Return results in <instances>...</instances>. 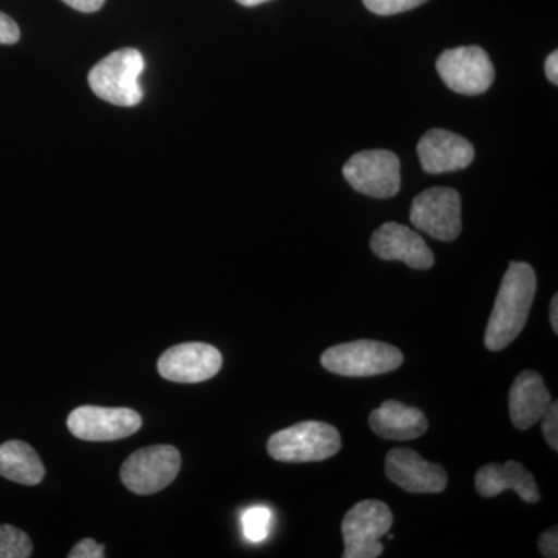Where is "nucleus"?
<instances>
[{
    "label": "nucleus",
    "instance_id": "6",
    "mask_svg": "<svg viewBox=\"0 0 558 558\" xmlns=\"http://www.w3.org/2000/svg\"><path fill=\"white\" fill-rule=\"evenodd\" d=\"M182 458L172 446H153L134 451L124 461L120 476L132 494L153 495L178 478Z\"/></svg>",
    "mask_w": 558,
    "mask_h": 558
},
{
    "label": "nucleus",
    "instance_id": "11",
    "mask_svg": "<svg viewBox=\"0 0 558 558\" xmlns=\"http://www.w3.org/2000/svg\"><path fill=\"white\" fill-rule=\"evenodd\" d=\"M160 376L178 384H199L215 377L222 368L219 349L207 343L175 344L157 363Z\"/></svg>",
    "mask_w": 558,
    "mask_h": 558
},
{
    "label": "nucleus",
    "instance_id": "17",
    "mask_svg": "<svg viewBox=\"0 0 558 558\" xmlns=\"http://www.w3.org/2000/svg\"><path fill=\"white\" fill-rule=\"evenodd\" d=\"M369 427L384 439L413 440L427 433L428 421L421 410L398 400H387L379 409L371 411Z\"/></svg>",
    "mask_w": 558,
    "mask_h": 558
},
{
    "label": "nucleus",
    "instance_id": "21",
    "mask_svg": "<svg viewBox=\"0 0 558 558\" xmlns=\"http://www.w3.org/2000/svg\"><path fill=\"white\" fill-rule=\"evenodd\" d=\"M427 0H363L366 9L380 16H391V14L403 13L416 9Z\"/></svg>",
    "mask_w": 558,
    "mask_h": 558
},
{
    "label": "nucleus",
    "instance_id": "10",
    "mask_svg": "<svg viewBox=\"0 0 558 558\" xmlns=\"http://www.w3.org/2000/svg\"><path fill=\"white\" fill-rule=\"evenodd\" d=\"M68 427L78 439L108 442L135 435L142 428V417L131 409L86 405L69 414Z\"/></svg>",
    "mask_w": 558,
    "mask_h": 558
},
{
    "label": "nucleus",
    "instance_id": "26",
    "mask_svg": "<svg viewBox=\"0 0 558 558\" xmlns=\"http://www.w3.org/2000/svg\"><path fill=\"white\" fill-rule=\"evenodd\" d=\"M62 2L81 13H95L105 5L106 0H62Z\"/></svg>",
    "mask_w": 558,
    "mask_h": 558
},
{
    "label": "nucleus",
    "instance_id": "4",
    "mask_svg": "<svg viewBox=\"0 0 558 558\" xmlns=\"http://www.w3.org/2000/svg\"><path fill=\"white\" fill-rule=\"evenodd\" d=\"M323 368L343 377H373L402 366L403 354L392 344L357 340L337 344L323 352Z\"/></svg>",
    "mask_w": 558,
    "mask_h": 558
},
{
    "label": "nucleus",
    "instance_id": "27",
    "mask_svg": "<svg viewBox=\"0 0 558 558\" xmlns=\"http://www.w3.org/2000/svg\"><path fill=\"white\" fill-rule=\"evenodd\" d=\"M545 72L546 76H548V80L553 84H558V53L557 51H553V53L549 54L548 60H546L545 65Z\"/></svg>",
    "mask_w": 558,
    "mask_h": 558
},
{
    "label": "nucleus",
    "instance_id": "7",
    "mask_svg": "<svg viewBox=\"0 0 558 558\" xmlns=\"http://www.w3.org/2000/svg\"><path fill=\"white\" fill-rule=\"evenodd\" d=\"M343 174L352 189L377 199H389L400 190V160L389 150L355 154L344 165Z\"/></svg>",
    "mask_w": 558,
    "mask_h": 558
},
{
    "label": "nucleus",
    "instance_id": "13",
    "mask_svg": "<svg viewBox=\"0 0 558 558\" xmlns=\"http://www.w3.org/2000/svg\"><path fill=\"white\" fill-rule=\"evenodd\" d=\"M371 250L380 259L400 260L411 269L427 270L435 264V256L421 234L396 222L384 223L374 231Z\"/></svg>",
    "mask_w": 558,
    "mask_h": 558
},
{
    "label": "nucleus",
    "instance_id": "29",
    "mask_svg": "<svg viewBox=\"0 0 558 558\" xmlns=\"http://www.w3.org/2000/svg\"><path fill=\"white\" fill-rule=\"evenodd\" d=\"M236 2L244 7H256L269 2V0H236Z\"/></svg>",
    "mask_w": 558,
    "mask_h": 558
},
{
    "label": "nucleus",
    "instance_id": "2",
    "mask_svg": "<svg viewBox=\"0 0 558 558\" xmlns=\"http://www.w3.org/2000/svg\"><path fill=\"white\" fill-rule=\"evenodd\" d=\"M145 70L143 54L135 49L113 51L89 72V86L101 100L132 108L143 100L140 76Z\"/></svg>",
    "mask_w": 558,
    "mask_h": 558
},
{
    "label": "nucleus",
    "instance_id": "9",
    "mask_svg": "<svg viewBox=\"0 0 558 558\" xmlns=\"http://www.w3.org/2000/svg\"><path fill=\"white\" fill-rule=\"evenodd\" d=\"M436 68L446 86L462 95L484 94L495 78L490 58L478 46L444 51Z\"/></svg>",
    "mask_w": 558,
    "mask_h": 558
},
{
    "label": "nucleus",
    "instance_id": "15",
    "mask_svg": "<svg viewBox=\"0 0 558 558\" xmlns=\"http://www.w3.org/2000/svg\"><path fill=\"white\" fill-rule=\"evenodd\" d=\"M553 398L545 380L535 371H523L509 392L510 421L513 427L529 429L542 421Z\"/></svg>",
    "mask_w": 558,
    "mask_h": 558
},
{
    "label": "nucleus",
    "instance_id": "8",
    "mask_svg": "<svg viewBox=\"0 0 558 558\" xmlns=\"http://www.w3.org/2000/svg\"><path fill=\"white\" fill-rule=\"evenodd\" d=\"M411 223L438 241H454L461 234V196L451 189H429L411 205Z\"/></svg>",
    "mask_w": 558,
    "mask_h": 558
},
{
    "label": "nucleus",
    "instance_id": "5",
    "mask_svg": "<svg viewBox=\"0 0 558 558\" xmlns=\"http://www.w3.org/2000/svg\"><path fill=\"white\" fill-rule=\"evenodd\" d=\"M392 512L379 499H365L354 506L341 523L344 558H377L384 553L380 538L392 526Z\"/></svg>",
    "mask_w": 558,
    "mask_h": 558
},
{
    "label": "nucleus",
    "instance_id": "18",
    "mask_svg": "<svg viewBox=\"0 0 558 558\" xmlns=\"http://www.w3.org/2000/svg\"><path fill=\"white\" fill-rule=\"evenodd\" d=\"M44 475L43 461L27 442L9 440L0 446V476L24 486H36Z\"/></svg>",
    "mask_w": 558,
    "mask_h": 558
},
{
    "label": "nucleus",
    "instance_id": "22",
    "mask_svg": "<svg viewBox=\"0 0 558 558\" xmlns=\"http://www.w3.org/2000/svg\"><path fill=\"white\" fill-rule=\"evenodd\" d=\"M543 435L546 442L554 451L558 450V403L550 402L549 409L545 411L542 417Z\"/></svg>",
    "mask_w": 558,
    "mask_h": 558
},
{
    "label": "nucleus",
    "instance_id": "28",
    "mask_svg": "<svg viewBox=\"0 0 558 558\" xmlns=\"http://www.w3.org/2000/svg\"><path fill=\"white\" fill-rule=\"evenodd\" d=\"M549 319L550 326H553L554 333H558V295L553 296V301H550V310H549Z\"/></svg>",
    "mask_w": 558,
    "mask_h": 558
},
{
    "label": "nucleus",
    "instance_id": "12",
    "mask_svg": "<svg viewBox=\"0 0 558 558\" xmlns=\"http://www.w3.org/2000/svg\"><path fill=\"white\" fill-rule=\"evenodd\" d=\"M385 472L396 486L410 494H440L449 484L446 470L425 461L417 451L392 449L385 459Z\"/></svg>",
    "mask_w": 558,
    "mask_h": 558
},
{
    "label": "nucleus",
    "instance_id": "14",
    "mask_svg": "<svg viewBox=\"0 0 558 558\" xmlns=\"http://www.w3.org/2000/svg\"><path fill=\"white\" fill-rule=\"evenodd\" d=\"M417 154L428 174L464 170L475 159L472 143L446 130L428 131L418 142Z\"/></svg>",
    "mask_w": 558,
    "mask_h": 558
},
{
    "label": "nucleus",
    "instance_id": "24",
    "mask_svg": "<svg viewBox=\"0 0 558 558\" xmlns=\"http://www.w3.org/2000/svg\"><path fill=\"white\" fill-rule=\"evenodd\" d=\"M20 38L21 31L20 27H17L16 22L11 20L9 14L0 11V44L11 46V44H16Z\"/></svg>",
    "mask_w": 558,
    "mask_h": 558
},
{
    "label": "nucleus",
    "instance_id": "19",
    "mask_svg": "<svg viewBox=\"0 0 558 558\" xmlns=\"http://www.w3.org/2000/svg\"><path fill=\"white\" fill-rule=\"evenodd\" d=\"M32 539L21 529L0 526V558H27L32 556Z\"/></svg>",
    "mask_w": 558,
    "mask_h": 558
},
{
    "label": "nucleus",
    "instance_id": "20",
    "mask_svg": "<svg viewBox=\"0 0 558 558\" xmlns=\"http://www.w3.org/2000/svg\"><path fill=\"white\" fill-rule=\"evenodd\" d=\"M242 532L248 542L259 543L269 537L271 512L266 506H253L242 513Z\"/></svg>",
    "mask_w": 558,
    "mask_h": 558
},
{
    "label": "nucleus",
    "instance_id": "1",
    "mask_svg": "<svg viewBox=\"0 0 558 558\" xmlns=\"http://www.w3.org/2000/svg\"><path fill=\"white\" fill-rule=\"evenodd\" d=\"M535 293L537 275L534 269L526 263H510L487 323L484 343L488 351H501L520 336L526 326Z\"/></svg>",
    "mask_w": 558,
    "mask_h": 558
},
{
    "label": "nucleus",
    "instance_id": "16",
    "mask_svg": "<svg viewBox=\"0 0 558 558\" xmlns=\"http://www.w3.org/2000/svg\"><path fill=\"white\" fill-rule=\"evenodd\" d=\"M481 497L494 498L506 490H513L529 505L539 501V492L534 475L523 464L508 461L506 464H487L478 470L475 478Z\"/></svg>",
    "mask_w": 558,
    "mask_h": 558
},
{
    "label": "nucleus",
    "instance_id": "25",
    "mask_svg": "<svg viewBox=\"0 0 558 558\" xmlns=\"http://www.w3.org/2000/svg\"><path fill=\"white\" fill-rule=\"evenodd\" d=\"M538 549L543 557L557 558L558 557V529L557 526L549 527L548 531L543 532L538 538Z\"/></svg>",
    "mask_w": 558,
    "mask_h": 558
},
{
    "label": "nucleus",
    "instance_id": "23",
    "mask_svg": "<svg viewBox=\"0 0 558 558\" xmlns=\"http://www.w3.org/2000/svg\"><path fill=\"white\" fill-rule=\"evenodd\" d=\"M105 557V546L92 538L81 539L69 553V558H101Z\"/></svg>",
    "mask_w": 558,
    "mask_h": 558
},
{
    "label": "nucleus",
    "instance_id": "3",
    "mask_svg": "<svg viewBox=\"0 0 558 558\" xmlns=\"http://www.w3.org/2000/svg\"><path fill=\"white\" fill-rule=\"evenodd\" d=\"M341 449L339 429L326 422L306 421L275 433L267 451L279 462H318L336 457Z\"/></svg>",
    "mask_w": 558,
    "mask_h": 558
}]
</instances>
